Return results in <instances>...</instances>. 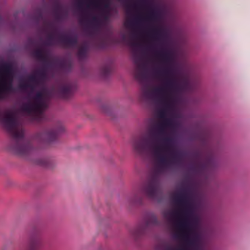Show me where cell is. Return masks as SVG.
I'll list each match as a JSON object with an SVG mask.
<instances>
[{
    "label": "cell",
    "instance_id": "cell-1",
    "mask_svg": "<svg viewBox=\"0 0 250 250\" xmlns=\"http://www.w3.org/2000/svg\"><path fill=\"white\" fill-rule=\"evenodd\" d=\"M168 219L177 245L201 250L198 200L191 184L184 183L174 191Z\"/></svg>",
    "mask_w": 250,
    "mask_h": 250
},
{
    "label": "cell",
    "instance_id": "cell-3",
    "mask_svg": "<svg viewBox=\"0 0 250 250\" xmlns=\"http://www.w3.org/2000/svg\"><path fill=\"white\" fill-rule=\"evenodd\" d=\"M5 125H6V128H8V131L12 135L15 136L17 137H20L21 136V128H20L18 124H17V120L14 118V115L10 114V115H8L7 117H5Z\"/></svg>",
    "mask_w": 250,
    "mask_h": 250
},
{
    "label": "cell",
    "instance_id": "cell-2",
    "mask_svg": "<svg viewBox=\"0 0 250 250\" xmlns=\"http://www.w3.org/2000/svg\"><path fill=\"white\" fill-rule=\"evenodd\" d=\"M80 22L82 28L89 34L103 30L113 14V8L106 1H88L80 2Z\"/></svg>",
    "mask_w": 250,
    "mask_h": 250
}]
</instances>
